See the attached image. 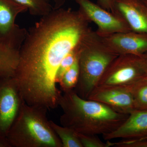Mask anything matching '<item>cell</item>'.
I'll use <instances>...</instances> for the list:
<instances>
[{
  "mask_svg": "<svg viewBox=\"0 0 147 147\" xmlns=\"http://www.w3.org/2000/svg\"><path fill=\"white\" fill-rule=\"evenodd\" d=\"M79 10L53 9L27 30L13 78L24 101L47 110L59 106L62 95L56 76L62 61L91 29Z\"/></svg>",
  "mask_w": 147,
  "mask_h": 147,
  "instance_id": "6da1fadb",
  "label": "cell"
},
{
  "mask_svg": "<svg viewBox=\"0 0 147 147\" xmlns=\"http://www.w3.org/2000/svg\"><path fill=\"white\" fill-rule=\"evenodd\" d=\"M59 106L63 111L61 125L88 135L102 136L111 133L129 115L117 113L100 102L82 98L74 90L62 94Z\"/></svg>",
  "mask_w": 147,
  "mask_h": 147,
  "instance_id": "7a4b0ae2",
  "label": "cell"
},
{
  "mask_svg": "<svg viewBox=\"0 0 147 147\" xmlns=\"http://www.w3.org/2000/svg\"><path fill=\"white\" fill-rule=\"evenodd\" d=\"M46 108L26 102L9 131L11 147H63L47 118Z\"/></svg>",
  "mask_w": 147,
  "mask_h": 147,
  "instance_id": "3957f363",
  "label": "cell"
},
{
  "mask_svg": "<svg viewBox=\"0 0 147 147\" xmlns=\"http://www.w3.org/2000/svg\"><path fill=\"white\" fill-rule=\"evenodd\" d=\"M118 55L96 31L91 30L81 43L78 56L79 79L74 91L80 97L88 99L106 69Z\"/></svg>",
  "mask_w": 147,
  "mask_h": 147,
  "instance_id": "277c9868",
  "label": "cell"
},
{
  "mask_svg": "<svg viewBox=\"0 0 147 147\" xmlns=\"http://www.w3.org/2000/svg\"><path fill=\"white\" fill-rule=\"evenodd\" d=\"M144 55H119L106 69L97 86H128L147 76Z\"/></svg>",
  "mask_w": 147,
  "mask_h": 147,
  "instance_id": "5b68a950",
  "label": "cell"
},
{
  "mask_svg": "<svg viewBox=\"0 0 147 147\" xmlns=\"http://www.w3.org/2000/svg\"><path fill=\"white\" fill-rule=\"evenodd\" d=\"M74 1L79 6V10L87 19L96 24L98 28L96 32L100 36L132 31L119 13L108 11L90 0Z\"/></svg>",
  "mask_w": 147,
  "mask_h": 147,
  "instance_id": "8992f818",
  "label": "cell"
},
{
  "mask_svg": "<svg viewBox=\"0 0 147 147\" xmlns=\"http://www.w3.org/2000/svg\"><path fill=\"white\" fill-rule=\"evenodd\" d=\"M25 102L13 77L0 79V135L7 137Z\"/></svg>",
  "mask_w": 147,
  "mask_h": 147,
  "instance_id": "52a82bcc",
  "label": "cell"
},
{
  "mask_svg": "<svg viewBox=\"0 0 147 147\" xmlns=\"http://www.w3.org/2000/svg\"><path fill=\"white\" fill-rule=\"evenodd\" d=\"M27 32L16 24L10 31L0 34V79L14 76Z\"/></svg>",
  "mask_w": 147,
  "mask_h": 147,
  "instance_id": "ba28073f",
  "label": "cell"
},
{
  "mask_svg": "<svg viewBox=\"0 0 147 147\" xmlns=\"http://www.w3.org/2000/svg\"><path fill=\"white\" fill-rule=\"evenodd\" d=\"M88 99L100 102L121 114L129 115L135 110L132 96L126 86H97Z\"/></svg>",
  "mask_w": 147,
  "mask_h": 147,
  "instance_id": "9c48e42d",
  "label": "cell"
},
{
  "mask_svg": "<svg viewBox=\"0 0 147 147\" xmlns=\"http://www.w3.org/2000/svg\"><path fill=\"white\" fill-rule=\"evenodd\" d=\"M110 49L118 55L147 54V34L133 31L101 37Z\"/></svg>",
  "mask_w": 147,
  "mask_h": 147,
  "instance_id": "30bf717a",
  "label": "cell"
},
{
  "mask_svg": "<svg viewBox=\"0 0 147 147\" xmlns=\"http://www.w3.org/2000/svg\"><path fill=\"white\" fill-rule=\"evenodd\" d=\"M102 137L106 141L147 139V110H134L118 128Z\"/></svg>",
  "mask_w": 147,
  "mask_h": 147,
  "instance_id": "8fae6325",
  "label": "cell"
},
{
  "mask_svg": "<svg viewBox=\"0 0 147 147\" xmlns=\"http://www.w3.org/2000/svg\"><path fill=\"white\" fill-rule=\"evenodd\" d=\"M115 13L126 20L131 30L147 34V3L142 0H117Z\"/></svg>",
  "mask_w": 147,
  "mask_h": 147,
  "instance_id": "7c38bea8",
  "label": "cell"
},
{
  "mask_svg": "<svg viewBox=\"0 0 147 147\" xmlns=\"http://www.w3.org/2000/svg\"><path fill=\"white\" fill-rule=\"evenodd\" d=\"M28 9L15 0H0V34H4L16 26L15 20Z\"/></svg>",
  "mask_w": 147,
  "mask_h": 147,
  "instance_id": "4fadbf2b",
  "label": "cell"
},
{
  "mask_svg": "<svg viewBox=\"0 0 147 147\" xmlns=\"http://www.w3.org/2000/svg\"><path fill=\"white\" fill-rule=\"evenodd\" d=\"M126 86L132 96L135 110H147V76Z\"/></svg>",
  "mask_w": 147,
  "mask_h": 147,
  "instance_id": "5bb4252c",
  "label": "cell"
},
{
  "mask_svg": "<svg viewBox=\"0 0 147 147\" xmlns=\"http://www.w3.org/2000/svg\"><path fill=\"white\" fill-rule=\"evenodd\" d=\"M51 127L61 142L63 147H83L77 132L50 120Z\"/></svg>",
  "mask_w": 147,
  "mask_h": 147,
  "instance_id": "9a60e30c",
  "label": "cell"
},
{
  "mask_svg": "<svg viewBox=\"0 0 147 147\" xmlns=\"http://www.w3.org/2000/svg\"><path fill=\"white\" fill-rule=\"evenodd\" d=\"M26 7L30 14L33 16H43L50 13L53 7L48 0H15Z\"/></svg>",
  "mask_w": 147,
  "mask_h": 147,
  "instance_id": "2e32d148",
  "label": "cell"
},
{
  "mask_svg": "<svg viewBox=\"0 0 147 147\" xmlns=\"http://www.w3.org/2000/svg\"><path fill=\"white\" fill-rule=\"evenodd\" d=\"M79 76V66L78 57L70 68L64 74L59 83L61 90L63 92L74 90Z\"/></svg>",
  "mask_w": 147,
  "mask_h": 147,
  "instance_id": "e0dca14e",
  "label": "cell"
},
{
  "mask_svg": "<svg viewBox=\"0 0 147 147\" xmlns=\"http://www.w3.org/2000/svg\"><path fill=\"white\" fill-rule=\"evenodd\" d=\"M81 43L69 53L62 61L56 76V81L57 84H59L64 74L70 68L78 58Z\"/></svg>",
  "mask_w": 147,
  "mask_h": 147,
  "instance_id": "ac0fdd59",
  "label": "cell"
},
{
  "mask_svg": "<svg viewBox=\"0 0 147 147\" xmlns=\"http://www.w3.org/2000/svg\"><path fill=\"white\" fill-rule=\"evenodd\" d=\"M79 140L83 147H110L111 142L107 141V143H104L97 135H88L77 133Z\"/></svg>",
  "mask_w": 147,
  "mask_h": 147,
  "instance_id": "d6986e66",
  "label": "cell"
},
{
  "mask_svg": "<svg viewBox=\"0 0 147 147\" xmlns=\"http://www.w3.org/2000/svg\"><path fill=\"white\" fill-rule=\"evenodd\" d=\"M117 0H97V4L104 9L115 13L116 3Z\"/></svg>",
  "mask_w": 147,
  "mask_h": 147,
  "instance_id": "ffe728a7",
  "label": "cell"
},
{
  "mask_svg": "<svg viewBox=\"0 0 147 147\" xmlns=\"http://www.w3.org/2000/svg\"><path fill=\"white\" fill-rule=\"evenodd\" d=\"M49 2H52L53 4V9L61 8L65 2L66 0H48Z\"/></svg>",
  "mask_w": 147,
  "mask_h": 147,
  "instance_id": "44dd1931",
  "label": "cell"
},
{
  "mask_svg": "<svg viewBox=\"0 0 147 147\" xmlns=\"http://www.w3.org/2000/svg\"><path fill=\"white\" fill-rule=\"evenodd\" d=\"M0 147H11L6 137L0 135Z\"/></svg>",
  "mask_w": 147,
  "mask_h": 147,
  "instance_id": "7402d4cb",
  "label": "cell"
},
{
  "mask_svg": "<svg viewBox=\"0 0 147 147\" xmlns=\"http://www.w3.org/2000/svg\"><path fill=\"white\" fill-rule=\"evenodd\" d=\"M144 61L145 65V68H146V73L147 75V54L144 55Z\"/></svg>",
  "mask_w": 147,
  "mask_h": 147,
  "instance_id": "603a6c76",
  "label": "cell"
},
{
  "mask_svg": "<svg viewBox=\"0 0 147 147\" xmlns=\"http://www.w3.org/2000/svg\"><path fill=\"white\" fill-rule=\"evenodd\" d=\"M142 1H143L145 3H147V0H142Z\"/></svg>",
  "mask_w": 147,
  "mask_h": 147,
  "instance_id": "cb8c5ba5",
  "label": "cell"
}]
</instances>
